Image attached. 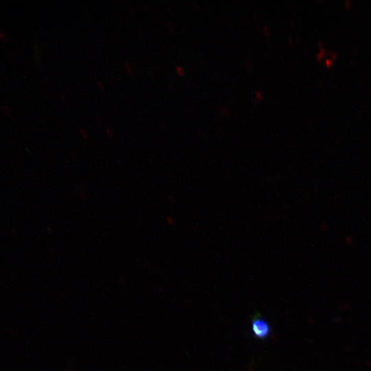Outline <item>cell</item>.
I'll list each match as a JSON object with an SVG mask.
<instances>
[{
  "label": "cell",
  "mask_w": 371,
  "mask_h": 371,
  "mask_svg": "<svg viewBox=\"0 0 371 371\" xmlns=\"http://www.w3.org/2000/svg\"><path fill=\"white\" fill-rule=\"evenodd\" d=\"M253 335L260 340H265L271 335V328L268 322L260 316L255 315L251 322Z\"/></svg>",
  "instance_id": "1"
},
{
  "label": "cell",
  "mask_w": 371,
  "mask_h": 371,
  "mask_svg": "<svg viewBox=\"0 0 371 371\" xmlns=\"http://www.w3.org/2000/svg\"><path fill=\"white\" fill-rule=\"evenodd\" d=\"M124 67L126 71L128 74L132 75L133 69H132L131 65V63L129 62L125 61L124 63Z\"/></svg>",
  "instance_id": "2"
},
{
  "label": "cell",
  "mask_w": 371,
  "mask_h": 371,
  "mask_svg": "<svg viewBox=\"0 0 371 371\" xmlns=\"http://www.w3.org/2000/svg\"><path fill=\"white\" fill-rule=\"evenodd\" d=\"M104 131H105L106 135L109 138L113 137V135H114L113 130L111 127L109 126L106 127Z\"/></svg>",
  "instance_id": "3"
},
{
  "label": "cell",
  "mask_w": 371,
  "mask_h": 371,
  "mask_svg": "<svg viewBox=\"0 0 371 371\" xmlns=\"http://www.w3.org/2000/svg\"><path fill=\"white\" fill-rule=\"evenodd\" d=\"M175 70H176L177 74L179 76H183L184 75L183 69L181 65H177L175 67Z\"/></svg>",
  "instance_id": "4"
},
{
  "label": "cell",
  "mask_w": 371,
  "mask_h": 371,
  "mask_svg": "<svg viewBox=\"0 0 371 371\" xmlns=\"http://www.w3.org/2000/svg\"><path fill=\"white\" fill-rule=\"evenodd\" d=\"M97 86L98 87V89L101 91H104L105 90V86L103 83V82L100 80H97Z\"/></svg>",
  "instance_id": "5"
},
{
  "label": "cell",
  "mask_w": 371,
  "mask_h": 371,
  "mask_svg": "<svg viewBox=\"0 0 371 371\" xmlns=\"http://www.w3.org/2000/svg\"><path fill=\"white\" fill-rule=\"evenodd\" d=\"M80 135H81V137L83 138V139H87L88 137V135H87V133L86 131V130L83 128H80Z\"/></svg>",
  "instance_id": "6"
},
{
  "label": "cell",
  "mask_w": 371,
  "mask_h": 371,
  "mask_svg": "<svg viewBox=\"0 0 371 371\" xmlns=\"http://www.w3.org/2000/svg\"><path fill=\"white\" fill-rule=\"evenodd\" d=\"M256 95L258 100H260L262 99V93L259 91H256Z\"/></svg>",
  "instance_id": "7"
},
{
  "label": "cell",
  "mask_w": 371,
  "mask_h": 371,
  "mask_svg": "<svg viewBox=\"0 0 371 371\" xmlns=\"http://www.w3.org/2000/svg\"><path fill=\"white\" fill-rule=\"evenodd\" d=\"M143 8H144L145 12H149V8H148V6L147 3H144Z\"/></svg>",
  "instance_id": "8"
},
{
  "label": "cell",
  "mask_w": 371,
  "mask_h": 371,
  "mask_svg": "<svg viewBox=\"0 0 371 371\" xmlns=\"http://www.w3.org/2000/svg\"><path fill=\"white\" fill-rule=\"evenodd\" d=\"M60 97L62 100H63V102H65L67 100V97L64 93H60Z\"/></svg>",
  "instance_id": "9"
},
{
  "label": "cell",
  "mask_w": 371,
  "mask_h": 371,
  "mask_svg": "<svg viewBox=\"0 0 371 371\" xmlns=\"http://www.w3.org/2000/svg\"><path fill=\"white\" fill-rule=\"evenodd\" d=\"M264 31H265V34L268 36L269 34V31L268 27L265 26V27H264Z\"/></svg>",
  "instance_id": "10"
},
{
  "label": "cell",
  "mask_w": 371,
  "mask_h": 371,
  "mask_svg": "<svg viewBox=\"0 0 371 371\" xmlns=\"http://www.w3.org/2000/svg\"><path fill=\"white\" fill-rule=\"evenodd\" d=\"M168 27H169V29L172 31V25L170 23H168Z\"/></svg>",
  "instance_id": "11"
}]
</instances>
